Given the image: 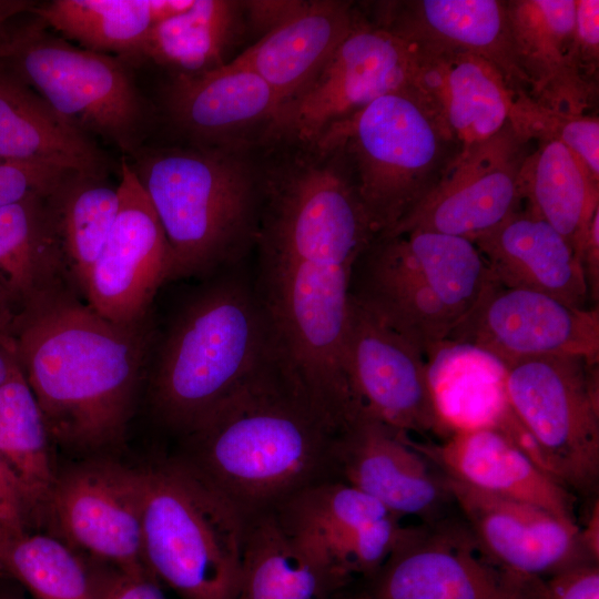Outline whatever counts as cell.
Returning a JSON list of instances; mask_svg holds the SVG:
<instances>
[{
    "label": "cell",
    "instance_id": "6",
    "mask_svg": "<svg viewBox=\"0 0 599 599\" xmlns=\"http://www.w3.org/2000/svg\"><path fill=\"white\" fill-rule=\"evenodd\" d=\"M343 155L377 233L393 231L438 184L460 146L420 88L385 94L331 124L313 143Z\"/></svg>",
    "mask_w": 599,
    "mask_h": 599
},
{
    "label": "cell",
    "instance_id": "28",
    "mask_svg": "<svg viewBox=\"0 0 599 599\" xmlns=\"http://www.w3.org/2000/svg\"><path fill=\"white\" fill-rule=\"evenodd\" d=\"M3 62V61H2ZM0 62V160L34 162L106 176L108 160L13 70Z\"/></svg>",
    "mask_w": 599,
    "mask_h": 599
},
{
    "label": "cell",
    "instance_id": "41",
    "mask_svg": "<svg viewBox=\"0 0 599 599\" xmlns=\"http://www.w3.org/2000/svg\"><path fill=\"white\" fill-rule=\"evenodd\" d=\"M532 599H599V566L587 561L532 585Z\"/></svg>",
    "mask_w": 599,
    "mask_h": 599
},
{
    "label": "cell",
    "instance_id": "35",
    "mask_svg": "<svg viewBox=\"0 0 599 599\" xmlns=\"http://www.w3.org/2000/svg\"><path fill=\"white\" fill-rule=\"evenodd\" d=\"M242 2L196 0L151 29L141 58L191 74L223 65L236 34Z\"/></svg>",
    "mask_w": 599,
    "mask_h": 599
},
{
    "label": "cell",
    "instance_id": "36",
    "mask_svg": "<svg viewBox=\"0 0 599 599\" xmlns=\"http://www.w3.org/2000/svg\"><path fill=\"white\" fill-rule=\"evenodd\" d=\"M273 511L312 549L395 515L375 498L341 479L308 486Z\"/></svg>",
    "mask_w": 599,
    "mask_h": 599
},
{
    "label": "cell",
    "instance_id": "2",
    "mask_svg": "<svg viewBox=\"0 0 599 599\" xmlns=\"http://www.w3.org/2000/svg\"><path fill=\"white\" fill-rule=\"evenodd\" d=\"M342 432L275 361L182 435L177 457L247 520L337 479Z\"/></svg>",
    "mask_w": 599,
    "mask_h": 599
},
{
    "label": "cell",
    "instance_id": "53",
    "mask_svg": "<svg viewBox=\"0 0 599 599\" xmlns=\"http://www.w3.org/2000/svg\"><path fill=\"white\" fill-rule=\"evenodd\" d=\"M528 599H531V597H529Z\"/></svg>",
    "mask_w": 599,
    "mask_h": 599
},
{
    "label": "cell",
    "instance_id": "20",
    "mask_svg": "<svg viewBox=\"0 0 599 599\" xmlns=\"http://www.w3.org/2000/svg\"><path fill=\"white\" fill-rule=\"evenodd\" d=\"M164 102L174 125L195 145L234 151L252 135L265 139L282 106L262 78L231 62L204 72L175 74Z\"/></svg>",
    "mask_w": 599,
    "mask_h": 599
},
{
    "label": "cell",
    "instance_id": "50",
    "mask_svg": "<svg viewBox=\"0 0 599 599\" xmlns=\"http://www.w3.org/2000/svg\"><path fill=\"white\" fill-rule=\"evenodd\" d=\"M13 538L0 524V575H6V560Z\"/></svg>",
    "mask_w": 599,
    "mask_h": 599
},
{
    "label": "cell",
    "instance_id": "40",
    "mask_svg": "<svg viewBox=\"0 0 599 599\" xmlns=\"http://www.w3.org/2000/svg\"><path fill=\"white\" fill-rule=\"evenodd\" d=\"M575 62L590 84L598 87L599 69V1L576 0L572 30Z\"/></svg>",
    "mask_w": 599,
    "mask_h": 599
},
{
    "label": "cell",
    "instance_id": "39",
    "mask_svg": "<svg viewBox=\"0 0 599 599\" xmlns=\"http://www.w3.org/2000/svg\"><path fill=\"white\" fill-rule=\"evenodd\" d=\"M72 173L43 163L0 160V207L51 194Z\"/></svg>",
    "mask_w": 599,
    "mask_h": 599
},
{
    "label": "cell",
    "instance_id": "38",
    "mask_svg": "<svg viewBox=\"0 0 599 599\" xmlns=\"http://www.w3.org/2000/svg\"><path fill=\"white\" fill-rule=\"evenodd\" d=\"M509 124L530 142L557 141L575 152L599 177V120L541 104L524 92L514 97Z\"/></svg>",
    "mask_w": 599,
    "mask_h": 599
},
{
    "label": "cell",
    "instance_id": "4",
    "mask_svg": "<svg viewBox=\"0 0 599 599\" xmlns=\"http://www.w3.org/2000/svg\"><path fill=\"white\" fill-rule=\"evenodd\" d=\"M276 359L252 275L211 277L176 314L151 369L155 418L180 436Z\"/></svg>",
    "mask_w": 599,
    "mask_h": 599
},
{
    "label": "cell",
    "instance_id": "9",
    "mask_svg": "<svg viewBox=\"0 0 599 599\" xmlns=\"http://www.w3.org/2000/svg\"><path fill=\"white\" fill-rule=\"evenodd\" d=\"M509 406L536 460L575 496L599 487V362L546 355L507 367Z\"/></svg>",
    "mask_w": 599,
    "mask_h": 599
},
{
    "label": "cell",
    "instance_id": "23",
    "mask_svg": "<svg viewBox=\"0 0 599 599\" xmlns=\"http://www.w3.org/2000/svg\"><path fill=\"white\" fill-rule=\"evenodd\" d=\"M528 95L549 108L590 114L598 87L581 75L572 53L576 0L505 1Z\"/></svg>",
    "mask_w": 599,
    "mask_h": 599
},
{
    "label": "cell",
    "instance_id": "29",
    "mask_svg": "<svg viewBox=\"0 0 599 599\" xmlns=\"http://www.w3.org/2000/svg\"><path fill=\"white\" fill-rule=\"evenodd\" d=\"M346 583L273 510L246 520L235 599H328Z\"/></svg>",
    "mask_w": 599,
    "mask_h": 599
},
{
    "label": "cell",
    "instance_id": "24",
    "mask_svg": "<svg viewBox=\"0 0 599 599\" xmlns=\"http://www.w3.org/2000/svg\"><path fill=\"white\" fill-rule=\"evenodd\" d=\"M474 243L496 283L589 307L588 286L573 248L527 206Z\"/></svg>",
    "mask_w": 599,
    "mask_h": 599
},
{
    "label": "cell",
    "instance_id": "22",
    "mask_svg": "<svg viewBox=\"0 0 599 599\" xmlns=\"http://www.w3.org/2000/svg\"><path fill=\"white\" fill-rule=\"evenodd\" d=\"M377 23L416 45L483 58L502 73L516 92L528 94L504 0L382 2Z\"/></svg>",
    "mask_w": 599,
    "mask_h": 599
},
{
    "label": "cell",
    "instance_id": "51",
    "mask_svg": "<svg viewBox=\"0 0 599 599\" xmlns=\"http://www.w3.org/2000/svg\"><path fill=\"white\" fill-rule=\"evenodd\" d=\"M0 599H22L19 596H14L12 593H0Z\"/></svg>",
    "mask_w": 599,
    "mask_h": 599
},
{
    "label": "cell",
    "instance_id": "25",
    "mask_svg": "<svg viewBox=\"0 0 599 599\" xmlns=\"http://www.w3.org/2000/svg\"><path fill=\"white\" fill-rule=\"evenodd\" d=\"M413 45L419 87L434 102L460 152L508 125L517 92L494 64L466 52Z\"/></svg>",
    "mask_w": 599,
    "mask_h": 599
},
{
    "label": "cell",
    "instance_id": "33",
    "mask_svg": "<svg viewBox=\"0 0 599 599\" xmlns=\"http://www.w3.org/2000/svg\"><path fill=\"white\" fill-rule=\"evenodd\" d=\"M32 12L83 49L131 59L141 58L151 29L170 14L167 1L149 0H53Z\"/></svg>",
    "mask_w": 599,
    "mask_h": 599
},
{
    "label": "cell",
    "instance_id": "7",
    "mask_svg": "<svg viewBox=\"0 0 599 599\" xmlns=\"http://www.w3.org/2000/svg\"><path fill=\"white\" fill-rule=\"evenodd\" d=\"M493 281L474 242L412 231L375 236L355 263L351 297L426 356Z\"/></svg>",
    "mask_w": 599,
    "mask_h": 599
},
{
    "label": "cell",
    "instance_id": "26",
    "mask_svg": "<svg viewBox=\"0 0 599 599\" xmlns=\"http://www.w3.org/2000/svg\"><path fill=\"white\" fill-rule=\"evenodd\" d=\"M50 194L0 207V296L19 316L69 294V276Z\"/></svg>",
    "mask_w": 599,
    "mask_h": 599
},
{
    "label": "cell",
    "instance_id": "27",
    "mask_svg": "<svg viewBox=\"0 0 599 599\" xmlns=\"http://www.w3.org/2000/svg\"><path fill=\"white\" fill-rule=\"evenodd\" d=\"M356 20L348 2L307 1L230 62L262 78L283 105L314 79Z\"/></svg>",
    "mask_w": 599,
    "mask_h": 599
},
{
    "label": "cell",
    "instance_id": "43",
    "mask_svg": "<svg viewBox=\"0 0 599 599\" xmlns=\"http://www.w3.org/2000/svg\"><path fill=\"white\" fill-rule=\"evenodd\" d=\"M0 524L14 539L30 532L31 518L11 474L0 459Z\"/></svg>",
    "mask_w": 599,
    "mask_h": 599
},
{
    "label": "cell",
    "instance_id": "1",
    "mask_svg": "<svg viewBox=\"0 0 599 599\" xmlns=\"http://www.w3.org/2000/svg\"><path fill=\"white\" fill-rule=\"evenodd\" d=\"M377 236L351 179L295 165L266 187L252 282L280 366L339 426L359 413L344 359L352 274Z\"/></svg>",
    "mask_w": 599,
    "mask_h": 599
},
{
    "label": "cell",
    "instance_id": "30",
    "mask_svg": "<svg viewBox=\"0 0 599 599\" xmlns=\"http://www.w3.org/2000/svg\"><path fill=\"white\" fill-rule=\"evenodd\" d=\"M425 358L436 409L451 433L507 430L516 422L507 397V367L495 355L473 344L444 341Z\"/></svg>",
    "mask_w": 599,
    "mask_h": 599
},
{
    "label": "cell",
    "instance_id": "14",
    "mask_svg": "<svg viewBox=\"0 0 599 599\" xmlns=\"http://www.w3.org/2000/svg\"><path fill=\"white\" fill-rule=\"evenodd\" d=\"M508 123L457 159L434 190L389 233L428 231L475 242L524 207L520 172L532 150Z\"/></svg>",
    "mask_w": 599,
    "mask_h": 599
},
{
    "label": "cell",
    "instance_id": "17",
    "mask_svg": "<svg viewBox=\"0 0 599 599\" xmlns=\"http://www.w3.org/2000/svg\"><path fill=\"white\" fill-rule=\"evenodd\" d=\"M120 209L83 292L102 317L139 325L159 288L170 282L171 250L162 225L129 161L121 160Z\"/></svg>",
    "mask_w": 599,
    "mask_h": 599
},
{
    "label": "cell",
    "instance_id": "46",
    "mask_svg": "<svg viewBox=\"0 0 599 599\" xmlns=\"http://www.w3.org/2000/svg\"><path fill=\"white\" fill-rule=\"evenodd\" d=\"M18 315L10 305L0 296V345L11 351L12 335Z\"/></svg>",
    "mask_w": 599,
    "mask_h": 599
},
{
    "label": "cell",
    "instance_id": "48",
    "mask_svg": "<svg viewBox=\"0 0 599 599\" xmlns=\"http://www.w3.org/2000/svg\"><path fill=\"white\" fill-rule=\"evenodd\" d=\"M21 31L10 33L4 27L0 28V62L7 60L16 50L21 39Z\"/></svg>",
    "mask_w": 599,
    "mask_h": 599
},
{
    "label": "cell",
    "instance_id": "31",
    "mask_svg": "<svg viewBox=\"0 0 599 599\" xmlns=\"http://www.w3.org/2000/svg\"><path fill=\"white\" fill-rule=\"evenodd\" d=\"M520 183L526 206L562 235L579 260L599 211V177L562 143L542 141L526 158Z\"/></svg>",
    "mask_w": 599,
    "mask_h": 599
},
{
    "label": "cell",
    "instance_id": "34",
    "mask_svg": "<svg viewBox=\"0 0 599 599\" xmlns=\"http://www.w3.org/2000/svg\"><path fill=\"white\" fill-rule=\"evenodd\" d=\"M69 276L83 297L90 271L116 220L121 195L106 176L72 173L50 195Z\"/></svg>",
    "mask_w": 599,
    "mask_h": 599
},
{
    "label": "cell",
    "instance_id": "12",
    "mask_svg": "<svg viewBox=\"0 0 599 599\" xmlns=\"http://www.w3.org/2000/svg\"><path fill=\"white\" fill-rule=\"evenodd\" d=\"M45 521L90 562L151 575L143 559L142 468L104 458L67 467L55 475Z\"/></svg>",
    "mask_w": 599,
    "mask_h": 599
},
{
    "label": "cell",
    "instance_id": "13",
    "mask_svg": "<svg viewBox=\"0 0 599 599\" xmlns=\"http://www.w3.org/2000/svg\"><path fill=\"white\" fill-rule=\"evenodd\" d=\"M367 599H528L531 580L501 571L466 524L404 527Z\"/></svg>",
    "mask_w": 599,
    "mask_h": 599
},
{
    "label": "cell",
    "instance_id": "3",
    "mask_svg": "<svg viewBox=\"0 0 599 599\" xmlns=\"http://www.w3.org/2000/svg\"><path fill=\"white\" fill-rule=\"evenodd\" d=\"M143 325L113 323L75 294L18 316L11 352L51 441L82 454L122 441L146 363Z\"/></svg>",
    "mask_w": 599,
    "mask_h": 599
},
{
    "label": "cell",
    "instance_id": "15",
    "mask_svg": "<svg viewBox=\"0 0 599 599\" xmlns=\"http://www.w3.org/2000/svg\"><path fill=\"white\" fill-rule=\"evenodd\" d=\"M344 359L361 410L406 434H451L436 409L424 354L352 297Z\"/></svg>",
    "mask_w": 599,
    "mask_h": 599
},
{
    "label": "cell",
    "instance_id": "44",
    "mask_svg": "<svg viewBox=\"0 0 599 599\" xmlns=\"http://www.w3.org/2000/svg\"><path fill=\"white\" fill-rule=\"evenodd\" d=\"M307 1L256 0L242 2L251 24L262 37L298 13Z\"/></svg>",
    "mask_w": 599,
    "mask_h": 599
},
{
    "label": "cell",
    "instance_id": "37",
    "mask_svg": "<svg viewBox=\"0 0 599 599\" xmlns=\"http://www.w3.org/2000/svg\"><path fill=\"white\" fill-rule=\"evenodd\" d=\"M6 575L34 599H97L98 572L92 562L54 535L30 531L14 539Z\"/></svg>",
    "mask_w": 599,
    "mask_h": 599
},
{
    "label": "cell",
    "instance_id": "49",
    "mask_svg": "<svg viewBox=\"0 0 599 599\" xmlns=\"http://www.w3.org/2000/svg\"><path fill=\"white\" fill-rule=\"evenodd\" d=\"M17 364L13 353L0 345V385L9 378Z\"/></svg>",
    "mask_w": 599,
    "mask_h": 599
},
{
    "label": "cell",
    "instance_id": "11",
    "mask_svg": "<svg viewBox=\"0 0 599 599\" xmlns=\"http://www.w3.org/2000/svg\"><path fill=\"white\" fill-rule=\"evenodd\" d=\"M419 87L416 48L378 23L356 20L314 79L285 102L265 139L314 143L374 100Z\"/></svg>",
    "mask_w": 599,
    "mask_h": 599
},
{
    "label": "cell",
    "instance_id": "16",
    "mask_svg": "<svg viewBox=\"0 0 599 599\" xmlns=\"http://www.w3.org/2000/svg\"><path fill=\"white\" fill-rule=\"evenodd\" d=\"M446 341L473 344L506 367L530 357L572 355L599 362V307L495 281Z\"/></svg>",
    "mask_w": 599,
    "mask_h": 599
},
{
    "label": "cell",
    "instance_id": "5",
    "mask_svg": "<svg viewBox=\"0 0 599 599\" xmlns=\"http://www.w3.org/2000/svg\"><path fill=\"white\" fill-rule=\"evenodd\" d=\"M130 163L166 236L170 281L211 277L254 247L263 187L238 151L194 145L138 151Z\"/></svg>",
    "mask_w": 599,
    "mask_h": 599
},
{
    "label": "cell",
    "instance_id": "42",
    "mask_svg": "<svg viewBox=\"0 0 599 599\" xmlns=\"http://www.w3.org/2000/svg\"><path fill=\"white\" fill-rule=\"evenodd\" d=\"M97 599H167L149 573H126L108 568L98 573Z\"/></svg>",
    "mask_w": 599,
    "mask_h": 599
},
{
    "label": "cell",
    "instance_id": "52",
    "mask_svg": "<svg viewBox=\"0 0 599 599\" xmlns=\"http://www.w3.org/2000/svg\"><path fill=\"white\" fill-rule=\"evenodd\" d=\"M329 599V598H328ZM356 599H367V597H363V598H356Z\"/></svg>",
    "mask_w": 599,
    "mask_h": 599
},
{
    "label": "cell",
    "instance_id": "47",
    "mask_svg": "<svg viewBox=\"0 0 599 599\" xmlns=\"http://www.w3.org/2000/svg\"><path fill=\"white\" fill-rule=\"evenodd\" d=\"M35 4L28 0H0V28L13 17L32 11Z\"/></svg>",
    "mask_w": 599,
    "mask_h": 599
},
{
    "label": "cell",
    "instance_id": "21",
    "mask_svg": "<svg viewBox=\"0 0 599 599\" xmlns=\"http://www.w3.org/2000/svg\"><path fill=\"white\" fill-rule=\"evenodd\" d=\"M416 446L453 479L576 522L575 495L499 428L455 430L440 444Z\"/></svg>",
    "mask_w": 599,
    "mask_h": 599
},
{
    "label": "cell",
    "instance_id": "18",
    "mask_svg": "<svg viewBox=\"0 0 599 599\" xmlns=\"http://www.w3.org/2000/svg\"><path fill=\"white\" fill-rule=\"evenodd\" d=\"M446 483L481 552L501 571L538 580L582 562H598L586 547L577 522L448 476Z\"/></svg>",
    "mask_w": 599,
    "mask_h": 599
},
{
    "label": "cell",
    "instance_id": "32",
    "mask_svg": "<svg viewBox=\"0 0 599 599\" xmlns=\"http://www.w3.org/2000/svg\"><path fill=\"white\" fill-rule=\"evenodd\" d=\"M42 413L19 365L0 385V459L14 479L31 522H45L57 471Z\"/></svg>",
    "mask_w": 599,
    "mask_h": 599
},
{
    "label": "cell",
    "instance_id": "10",
    "mask_svg": "<svg viewBox=\"0 0 599 599\" xmlns=\"http://www.w3.org/2000/svg\"><path fill=\"white\" fill-rule=\"evenodd\" d=\"M44 29L39 20L22 29L19 44L7 59L12 70L78 130L135 154L145 114L125 65Z\"/></svg>",
    "mask_w": 599,
    "mask_h": 599
},
{
    "label": "cell",
    "instance_id": "19",
    "mask_svg": "<svg viewBox=\"0 0 599 599\" xmlns=\"http://www.w3.org/2000/svg\"><path fill=\"white\" fill-rule=\"evenodd\" d=\"M337 479L375 498L400 518L434 521L453 501L445 474L416 441L364 410L339 435Z\"/></svg>",
    "mask_w": 599,
    "mask_h": 599
},
{
    "label": "cell",
    "instance_id": "8",
    "mask_svg": "<svg viewBox=\"0 0 599 599\" xmlns=\"http://www.w3.org/2000/svg\"><path fill=\"white\" fill-rule=\"evenodd\" d=\"M143 559L181 599H235L246 520L177 456L142 468Z\"/></svg>",
    "mask_w": 599,
    "mask_h": 599
},
{
    "label": "cell",
    "instance_id": "45",
    "mask_svg": "<svg viewBox=\"0 0 599 599\" xmlns=\"http://www.w3.org/2000/svg\"><path fill=\"white\" fill-rule=\"evenodd\" d=\"M579 261L588 286L590 301L599 300V211L595 214L582 242Z\"/></svg>",
    "mask_w": 599,
    "mask_h": 599
}]
</instances>
